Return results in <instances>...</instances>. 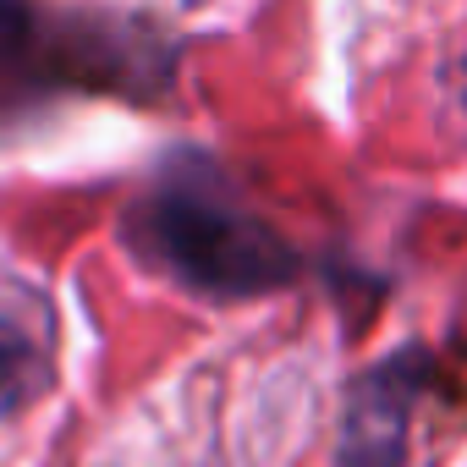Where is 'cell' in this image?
<instances>
[{
    "mask_svg": "<svg viewBox=\"0 0 467 467\" xmlns=\"http://www.w3.org/2000/svg\"><path fill=\"white\" fill-rule=\"evenodd\" d=\"M423 390L418 358H385L374 363L347 401L341 423V467H401L407 456V418Z\"/></svg>",
    "mask_w": 467,
    "mask_h": 467,
    "instance_id": "7a4b0ae2",
    "label": "cell"
},
{
    "mask_svg": "<svg viewBox=\"0 0 467 467\" xmlns=\"http://www.w3.org/2000/svg\"><path fill=\"white\" fill-rule=\"evenodd\" d=\"M138 248L182 286L214 297H254L297 270L292 248L275 231L198 171H176L143 198Z\"/></svg>",
    "mask_w": 467,
    "mask_h": 467,
    "instance_id": "6da1fadb",
    "label": "cell"
},
{
    "mask_svg": "<svg viewBox=\"0 0 467 467\" xmlns=\"http://www.w3.org/2000/svg\"><path fill=\"white\" fill-rule=\"evenodd\" d=\"M56 385V314L23 286L0 281V423L23 418Z\"/></svg>",
    "mask_w": 467,
    "mask_h": 467,
    "instance_id": "3957f363",
    "label": "cell"
}]
</instances>
